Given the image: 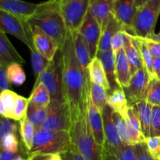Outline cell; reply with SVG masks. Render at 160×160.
Masks as SVG:
<instances>
[{
	"mask_svg": "<svg viewBox=\"0 0 160 160\" xmlns=\"http://www.w3.org/2000/svg\"><path fill=\"white\" fill-rule=\"evenodd\" d=\"M79 31L82 35L84 41L88 46L92 60L97 56L102 29L96 19L91 14L90 12L88 13Z\"/></svg>",
	"mask_w": 160,
	"mask_h": 160,
	"instance_id": "11",
	"label": "cell"
},
{
	"mask_svg": "<svg viewBox=\"0 0 160 160\" xmlns=\"http://www.w3.org/2000/svg\"><path fill=\"white\" fill-rule=\"evenodd\" d=\"M48 115L47 107H41L33 104H28L27 118L34 124L36 129L42 128Z\"/></svg>",
	"mask_w": 160,
	"mask_h": 160,
	"instance_id": "33",
	"label": "cell"
},
{
	"mask_svg": "<svg viewBox=\"0 0 160 160\" xmlns=\"http://www.w3.org/2000/svg\"><path fill=\"white\" fill-rule=\"evenodd\" d=\"M31 31L35 50L48 61L54 59L60 49L59 44L38 26L31 25Z\"/></svg>",
	"mask_w": 160,
	"mask_h": 160,
	"instance_id": "12",
	"label": "cell"
},
{
	"mask_svg": "<svg viewBox=\"0 0 160 160\" xmlns=\"http://www.w3.org/2000/svg\"><path fill=\"white\" fill-rule=\"evenodd\" d=\"M145 142L152 157L156 160H160V136L145 138Z\"/></svg>",
	"mask_w": 160,
	"mask_h": 160,
	"instance_id": "41",
	"label": "cell"
},
{
	"mask_svg": "<svg viewBox=\"0 0 160 160\" xmlns=\"http://www.w3.org/2000/svg\"><path fill=\"white\" fill-rule=\"evenodd\" d=\"M149 80L150 78L145 67L132 75L129 86L123 89L129 106H134L138 102L145 99Z\"/></svg>",
	"mask_w": 160,
	"mask_h": 160,
	"instance_id": "10",
	"label": "cell"
},
{
	"mask_svg": "<svg viewBox=\"0 0 160 160\" xmlns=\"http://www.w3.org/2000/svg\"><path fill=\"white\" fill-rule=\"evenodd\" d=\"M68 31H78L89 12L90 0H56Z\"/></svg>",
	"mask_w": 160,
	"mask_h": 160,
	"instance_id": "8",
	"label": "cell"
},
{
	"mask_svg": "<svg viewBox=\"0 0 160 160\" xmlns=\"http://www.w3.org/2000/svg\"><path fill=\"white\" fill-rule=\"evenodd\" d=\"M69 132L72 149L86 160H104L102 147L95 141L89 124L87 107L71 114V125Z\"/></svg>",
	"mask_w": 160,
	"mask_h": 160,
	"instance_id": "2",
	"label": "cell"
},
{
	"mask_svg": "<svg viewBox=\"0 0 160 160\" xmlns=\"http://www.w3.org/2000/svg\"><path fill=\"white\" fill-rule=\"evenodd\" d=\"M88 74L91 83H96L103 86L108 92H110V86L109 80L106 76V72L103 67L102 61L98 56H95L92 60L88 66Z\"/></svg>",
	"mask_w": 160,
	"mask_h": 160,
	"instance_id": "26",
	"label": "cell"
},
{
	"mask_svg": "<svg viewBox=\"0 0 160 160\" xmlns=\"http://www.w3.org/2000/svg\"><path fill=\"white\" fill-rule=\"evenodd\" d=\"M145 100L152 105L160 106V79L158 77L150 78Z\"/></svg>",
	"mask_w": 160,
	"mask_h": 160,
	"instance_id": "36",
	"label": "cell"
},
{
	"mask_svg": "<svg viewBox=\"0 0 160 160\" xmlns=\"http://www.w3.org/2000/svg\"><path fill=\"white\" fill-rule=\"evenodd\" d=\"M6 67H7L0 64V89H1V91L9 89V81L7 76Z\"/></svg>",
	"mask_w": 160,
	"mask_h": 160,
	"instance_id": "47",
	"label": "cell"
},
{
	"mask_svg": "<svg viewBox=\"0 0 160 160\" xmlns=\"http://www.w3.org/2000/svg\"><path fill=\"white\" fill-rule=\"evenodd\" d=\"M96 56H98L102 61V64L105 69L106 76L109 80V86H110V92L120 87L117 83V75H116L115 53L112 51V50H106V51H98Z\"/></svg>",
	"mask_w": 160,
	"mask_h": 160,
	"instance_id": "20",
	"label": "cell"
},
{
	"mask_svg": "<svg viewBox=\"0 0 160 160\" xmlns=\"http://www.w3.org/2000/svg\"><path fill=\"white\" fill-rule=\"evenodd\" d=\"M71 149L70 132L36 129L33 145L28 156L34 155L62 154Z\"/></svg>",
	"mask_w": 160,
	"mask_h": 160,
	"instance_id": "4",
	"label": "cell"
},
{
	"mask_svg": "<svg viewBox=\"0 0 160 160\" xmlns=\"http://www.w3.org/2000/svg\"><path fill=\"white\" fill-rule=\"evenodd\" d=\"M32 156V160H47L48 155H34Z\"/></svg>",
	"mask_w": 160,
	"mask_h": 160,
	"instance_id": "53",
	"label": "cell"
},
{
	"mask_svg": "<svg viewBox=\"0 0 160 160\" xmlns=\"http://www.w3.org/2000/svg\"><path fill=\"white\" fill-rule=\"evenodd\" d=\"M137 115L140 120L142 130L145 138L151 136L152 119V105L145 99L138 102L134 106Z\"/></svg>",
	"mask_w": 160,
	"mask_h": 160,
	"instance_id": "22",
	"label": "cell"
},
{
	"mask_svg": "<svg viewBox=\"0 0 160 160\" xmlns=\"http://www.w3.org/2000/svg\"><path fill=\"white\" fill-rule=\"evenodd\" d=\"M47 108L48 115L42 128L69 131L71 125V111L67 100H52Z\"/></svg>",
	"mask_w": 160,
	"mask_h": 160,
	"instance_id": "9",
	"label": "cell"
},
{
	"mask_svg": "<svg viewBox=\"0 0 160 160\" xmlns=\"http://www.w3.org/2000/svg\"><path fill=\"white\" fill-rule=\"evenodd\" d=\"M47 160H63L61 154H52L48 155Z\"/></svg>",
	"mask_w": 160,
	"mask_h": 160,
	"instance_id": "51",
	"label": "cell"
},
{
	"mask_svg": "<svg viewBox=\"0 0 160 160\" xmlns=\"http://www.w3.org/2000/svg\"><path fill=\"white\" fill-rule=\"evenodd\" d=\"M112 116H113V119L115 121L116 125H117V130H118L119 135H120L122 142L124 144L132 145L129 133H128V125H127V122L124 118L114 111L112 112Z\"/></svg>",
	"mask_w": 160,
	"mask_h": 160,
	"instance_id": "38",
	"label": "cell"
},
{
	"mask_svg": "<svg viewBox=\"0 0 160 160\" xmlns=\"http://www.w3.org/2000/svg\"><path fill=\"white\" fill-rule=\"evenodd\" d=\"M29 103L41 107H48L51 102V95L46 86L42 83L34 84V89L30 95Z\"/></svg>",
	"mask_w": 160,
	"mask_h": 160,
	"instance_id": "32",
	"label": "cell"
},
{
	"mask_svg": "<svg viewBox=\"0 0 160 160\" xmlns=\"http://www.w3.org/2000/svg\"><path fill=\"white\" fill-rule=\"evenodd\" d=\"M116 57V75L117 83L120 88L124 89L130 84L132 75L131 66L127 57L124 49L122 48L115 53Z\"/></svg>",
	"mask_w": 160,
	"mask_h": 160,
	"instance_id": "19",
	"label": "cell"
},
{
	"mask_svg": "<svg viewBox=\"0 0 160 160\" xmlns=\"http://www.w3.org/2000/svg\"><path fill=\"white\" fill-rule=\"evenodd\" d=\"M120 31H123V28L113 15L108 22L106 28L102 31L98 51H106V50H112L111 42H112V37L116 33Z\"/></svg>",
	"mask_w": 160,
	"mask_h": 160,
	"instance_id": "25",
	"label": "cell"
},
{
	"mask_svg": "<svg viewBox=\"0 0 160 160\" xmlns=\"http://www.w3.org/2000/svg\"><path fill=\"white\" fill-rule=\"evenodd\" d=\"M19 128L22 141V148L28 155V153L32 147L36 128L27 117L19 121Z\"/></svg>",
	"mask_w": 160,
	"mask_h": 160,
	"instance_id": "30",
	"label": "cell"
},
{
	"mask_svg": "<svg viewBox=\"0 0 160 160\" xmlns=\"http://www.w3.org/2000/svg\"><path fill=\"white\" fill-rule=\"evenodd\" d=\"M0 28L5 33L15 36L26 45L30 51L35 50L29 21L12 14L0 10Z\"/></svg>",
	"mask_w": 160,
	"mask_h": 160,
	"instance_id": "7",
	"label": "cell"
},
{
	"mask_svg": "<svg viewBox=\"0 0 160 160\" xmlns=\"http://www.w3.org/2000/svg\"><path fill=\"white\" fill-rule=\"evenodd\" d=\"M42 83L48 89L52 100H64L62 85V61L60 49L34 84Z\"/></svg>",
	"mask_w": 160,
	"mask_h": 160,
	"instance_id": "6",
	"label": "cell"
},
{
	"mask_svg": "<svg viewBox=\"0 0 160 160\" xmlns=\"http://www.w3.org/2000/svg\"><path fill=\"white\" fill-rule=\"evenodd\" d=\"M18 94L10 89L1 91L0 94V114L1 116L12 119L13 110L15 108Z\"/></svg>",
	"mask_w": 160,
	"mask_h": 160,
	"instance_id": "31",
	"label": "cell"
},
{
	"mask_svg": "<svg viewBox=\"0 0 160 160\" xmlns=\"http://www.w3.org/2000/svg\"><path fill=\"white\" fill-rule=\"evenodd\" d=\"M134 148L137 160H156L148 152L145 142L134 144Z\"/></svg>",
	"mask_w": 160,
	"mask_h": 160,
	"instance_id": "44",
	"label": "cell"
},
{
	"mask_svg": "<svg viewBox=\"0 0 160 160\" xmlns=\"http://www.w3.org/2000/svg\"><path fill=\"white\" fill-rule=\"evenodd\" d=\"M61 155H62L63 160H86L82 155H81L78 152L72 148L61 154Z\"/></svg>",
	"mask_w": 160,
	"mask_h": 160,
	"instance_id": "48",
	"label": "cell"
},
{
	"mask_svg": "<svg viewBox=\"0 0 160 160\" xmlns=\"http://www.w3.org/2000/svg\"><path fill=\"white\" fill-rule=\"evenodd\" d=\"M125 120L128 125V133H129L132 145L145 142V137L142 133L140 120L138 117L134 107L129 106Z\"/></svg>",
	"mask_w": 160,
	"mask_h": 160,
	"instance_id": "24",
	"label": "cell"
},
{
	"mask_svg": "<svg viewBox=\"0 0 160 160\" xmlns=\"http://www.w3.org/2000/svg\"><path fill=\"white\" fill-rule=\"evenodd\" d=\"M38 4L23 0H0V10L29 20L37 11Z\"/></svg>",
	"mask_w": 160,
	"mask_h": 160,
	"instance_id": "14",
	"label": "cell"
},
{
	"mask_svg": "<svg viewBox=\"0 0 160 160\" xmlns=\"http://www.w3.org/2000/svg\"><path fill=\"white\" fill-rule=\"evenodd\" d=\"M31 62L33 72H34V78L37 81L41 75L43 73L45 69L46 68L49 61L45 59L37 50H34L31 51Z\"/></svg>",
	"mask_w": 160,
	"mask_h": 160,
	"instance_id": "37",
	"label": "cell"
},
{
	"mask_svg": "<svg viewBox=\"0 0 160 160\" xmlns=\"http://www.w3.org/2000/svg\"><path fill=\"white\" fill-rule=\"evenodd\" d=\"M158 78H159V79H160V75H159V77H158Z\"/></svg>",
	"mask_w": 160,
	"mask_h": 160,
	"instance_id": "56",
	"label": "cell"
},
{
	"mask_svg": "<svg viewBox=\"0 0 160 160\" xmlns=\"http://www.w3.org/2000/svg\"><path fill=\"white\" fill-rule=\"evenodd\" d=\"M62 61V85L64 99L69 104L71 114L87 107L91 89L89 74L84 72L77 58L73 33L69 31L60 48Z\"/></svg>",
	"mask_w": 160,
	"mask_h": 160,
	"instance_id": "1",
	"label": "cell"
},
{
	"mask_svg": "<svg viewBox=\"0 0 160 160\" xmlns=\"http://www.w3.org/2000/svg\"><path fill=\"white\" fill-rule=\"evenodd\" d=\"M107 104L116 112L126 119L128 110L129 108L128 100L124 91L122 88L119 87L109 93L107 98Z\"/></svg>",
	"mask_w": 160,
	"mask_h": 160,
	"instance_id": "27",
	"label": "cell"
},
{
	"mask_svg": "<svg viewBox=\"0 0 160 160\" xmlns=\"http://www.w3.org/2000/svg\"><path fill=\"white\" fill-rule=\"evenodd\" d=\"M109 92L103 86L96 83H91L90 97L96 108L102 112L103 109L107 104V98Z\"/></svg>",
	"mask_w": 160,
	"mask_h": 160,
	"instance_id": "34",
	"label": "cell"
},
{
	"mask_svg": "<svg viewBox=\"0 0 160 160\" xmlns=\"http://www.w3.org/2000/svg\"><path fill=\"white\" fill-rule=\"evenodd\" d=\"M160 15V0H151L137 9L134 20L136 36L149 39L155 34L157 20Z\"/></svg>",
	"mask_w": 160,
	"mask_h": 160,
	"instance_id": "5",
	"label": "cell"
},
{
	"mask_svg": "<svg viewBox=\"0 0 160 160\" xmlns=\"http://www.w3.org/2000/svg\"><path fill=\"white\" fill-rule=\"evenodd\" d=\"M149 39H152V40H155V41H157V42H160V31L158 34H156L155 33L154 35H153L152 37H150Z\"/></svg>",
	"mask_w": 160,
	"mask_h": 160,
	"instance_id": "54",
	"label": "cell"
},
{
	"mask_svg": "<svg viewBox=\"0 0 160 160\" xmlns=\"http://www.w3.org/2000/svg\"><path fill=\"white\" fill-rule=\"evenodd\" d=\"M28 21L31 25L38 26L53 38L60 48L63 45L69 31L56 0L38 3L37 11Z\"/></svg>",
	"mask_w": 160,
	"mask_h": 160,
	"instance_id": "3",
	"label": "cell"
},
{
	"mask_svg": "<svg viewBox=\"0 0 160 160\" xmlns=\"http://www.w3.org/2000/svg\"><path fill=\"white\" fill-rule=\"evenodd\" d=\"M137 7L134 0H115L114 16L122 24L123 31L131 35H135L134 20Z\"/></svg>",
	"mask_w": 160,
	"mask_h": 160,
	"instance_id": "13",
	"label": "cell"
},
{
	"mask_svg": "<svg viewBox=\"0 0 160 160\" xmlns=\"http://www.w3.org/2000/svg\"><path fill=\"white\" fill-rule=\"evenodd\" d=\"M28 104L29 100L28 98L19 95L17 97V102H16L15 108L13 110V115H12V120L20 121L21 119L27 117V112H28Z\"/></svg>",
	"mask_w": 160,
	"mask_h": 160,
	"instance_id": "39",
	"label": "cell"
},
{
	"mask_svg": "<svg viewBox=\"0 0 160 160\" xmlns=\"http://www.w3.org/2000/svg\"><path fill=\"white\" fill-rule=\"evenodd\" d=\"M126 42V32L124 31H120L116 33L111 42V49L114 53L123 48Z\"/></svg>",
	"mask_w": 160,
	"mask_h": 160,
	"instance_id": "45",
	"label": "cell"
},
{
	"mask_svg": "<svg viewBox=\"0 0 160 160\" xmlns=\"http://www.w3.org/2000/svg\"><path fill=\"white\" fill-rule=\"evenodd\" d=\"M6 72L9 83L14 86H21L26 80V75L21 64L12 63L6 67Z\"/></svg>",
	"mask_w": 160,
	"mask_h": 160,
	"instance_id": "35",
	"label": "cell"
},
{
	"mask_svg": "<svg viewBox=\"0 0 160 160\" xmlns=\"http://www.w3.org/2000/svg\"><path fill=\"white\" fill-rule=\"evenodd\" d=\"M151 0H134V3H135V6L137 7V9L142 7L144 5L146 4L147 3H148Z\"/></svg>",
	"mask_w": 160,
	"mask_h": 160,
	"instance_id": "52",
	"label": "cell"
},
{
	"mask_svg": "<svg viewBox=\"0 0 160 160\" xmlns=\"http://www.w3.org/2000/svg\"><path fill=\"white\" fill-rule=\"evenodd\" d=\"M104 160H137L134 145L122 144L117 147L105 144L102 147Z\"/></svg>",
	"mask_w": 160,
	"mask_h": 160,
	"instance_id": "21",
	"label": "cell"
},
{
	"mask_svg": "<svg viewBox=\"0 0 160 160\" xmlns=\"http://www.w3.org/2000/svg\"><path fill=\"white\" fill-rule=\"evenodd\" d=\"M20 155V152H13L7 150H1L0 160H15V158Z\"/></svg>",
	"mask_w": 160,
	"mask_h": 160,
	"instance_id": "49",
	"label": "cell"
},
{
	"mask_svg": "<svg viewBox=\"0 0 160 160\" xmlns=\"http://www.w3.org/2000/svg\"><path fill=\"white\" fill-rule=\"evenodd\" d=\"M87 114L89 124H90L95 141L100 146L103 147L106 143V139H105L104 127H103L102 114L93 103L90 94H89L88 100Z\"/></svg>",
	"mask_w": 160,
	"mask_h": 160,
	"instance_id": "15",
	"label": "cell"
},
{
	"mask_svg": "<svg viewBox=\"0 0 160 160\" xmlns=\"http://www.w3.org/2000/svg\"><path fill=\"white\" fill-rule=\"evenodd\" d=\"M112 112H113V110L108 104L106 105L102 112L105 139H106L105 144H107L111 147H117V146L123 144V143L122 142L120 135H119L117 125L112 116Z\"/></svg>",
	"mask_w": 160,
	"mask_h": 160,
	"instance_id": "17",
	"label": "cell"
},
{
	"mask_svg": "<svg viewBox=\"0 0 160 160\" xmlns=\"http://www.w3.org/2000/svg\"><path fill=\"white\" fill-rule=\"evenodd\" d=\"M1 150H7L13 152H20V143L15 133H9L1 138Z\"/></svg>",
	"mask_w": 160,
	"mask_h": 160,
	"instance_id": "40",
	"label": "cell"
},
{
	"mask_svg": "<svg viewBox=\"0 0 160 160\" xmlns=\"http://www.w3.org/2000/svg\"><path fill=\"white\" fill-rule=\"evenodd\" d=\"M123 49L126 53L127 57L129 61L130 66H131V75H134L136 72L140 69L143 68L144 64L142 62V57H141L140 53L138 49L137 45H135L131 39V35L126 32V42L123 46Z\"/></svg>",
	"mask_w": 160,
	"mask_h": 160,
	"instance_id": "28",
	"label": "cell"
},
{
	"mask_svg": "<svg viewBox=\"0 0 160 160\" xmlns=\"http://www.w3.org/2000/svg\"><path fill=\"white\" fill-rule=\"evenodd\" d=\"M73 45L77 58L85 74L88 75V66L92 61L90 50L80 31L73 33Z\"/></svg>",
	"mask_w": 160,
	"mask_h": 160,
	"instance_id": "23",
	"label": "cell"
},
{
	"mask_svg": "<svg viewBox=\"0 0 160 160\" xmlns=\"http://www.w3.org/2000/svg\"><path fill=\"white\" fill-rule=\"evenodd\" d=\"M153 69L154 73L156 77H159L160 75V57H155L153 62Z\"/></svg>",
	"mask_w": 160,
	"mask_h": 160,
	"instance_id": "50",
	"label": "cell"
},
{
	"mask_svg": "<svg viewBox=\"0 0 160 160\" xmlns=\"http://www.w3.org/2000/svg\"><path fill=\"white\" fill-rule=\"evenodd\" d=\"M131 35L133 42L135 43L138 49L142 62H143L144 64V67L148 72L149 78H152L156 77L154 73V69H153V62H154L155 57L149 50V49H148V45H146V43H145V42L143 40L142 38L136 35Z\"/></svg>",
	"mask_w": 160,
	"mask_h": 160,
	"instance_id": "29",
	"label": "cell"
},
{
	"mask_svg": "<svg viewBox=\"0 0 160 160\" xmlns=\"http://www.w3.org/2000/svg\"><path fill=\"white\" fill-rule=\"evenodd\" d=\"M25 62V60L12 45L6 33L0 30V64L7 67L12 63L23 64Z\"/></svg>",
	"mask_w": 160,
	"mask_h": 160,
	"instance_id": "18",
	"label": "cell"
},
{
	"mask_svg": "<svg viewBox=\"0 0 160 160\" xmlns=\"http://www.w3.org/2000/svg\"><path fill=\"white\" fill-rule=\"evenodd\" d=\"M15 160H32V156H28V158H23L21 155L17 156Z\"/></svg>",
	"mask_w": 160,
	"mask_h": 160,
	"instance_id": "55",
	"label": "cell"
},
{
	"mask_svg": "<svg viewBox=\"0 0 160 160\" xmlns=\"http://www.w3.org/2000/svg\"><path fill=\"white\" fill-rule=\"evenodd\" d=\"M160 136V106L152 105L151 136Z\"/></svg>",
	"mask_w": 160,
	"mask_h": 160,
	"instance_id": "43",
	"label": "cell"
},
{
	"mask_svg": "<svg viewBox=\"0 0 160 160\" xmlns=\"http://www.w3.org/2000/svg\"><path fill=\"white\" fill-rule=\"evenodd\" d=\"M142 39L148 45V49L154 57H160V42L151 39H146V38H142Z\"/></svg>",
	"mask_w": 160,
	"mask_h": 160,
	"instance_id": "46",
	"label": "cell"
},
{
	"mask_svg": "<svg viewBox=\"0 0 160 160\" xmlns=\"http://www.w3.org/2000/svg\"><path fill=\"white\" fill-rule=\"evenodd\" d=\"M18 125L16 122L2 116L1 122H0V137L3 138L5 136L9 133H15L17 134Z\"/></svg>",
	"mask_w": 160,
	"mask_h": 160,
	"instance_id": "42",
	"label": "cell"
},
{
	"mask_svg": "<svg viewBox=\"0 0 160 160\" xmlns=\"http://www.w3.org/2000/svg\"><path fill=\"white\" fill-rule=\"evenodd\" d=\"M114 3L115 0H90L89 12L99 24L102 31L114 15Z\"/></svg>",
	"mask_w": 160,
	"mask_h": 160,
	"instance_id": "16",
	"label": "cell"
}]
</instances>
